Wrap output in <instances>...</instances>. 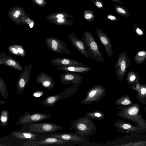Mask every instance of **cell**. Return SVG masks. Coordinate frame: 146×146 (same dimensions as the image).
<instances>
[{
  "mask_svg": "<svg viewBox=\"0 0 146 146\" xmlns=\"http://www.w3.org/2000/svg\"><path fill=\"white\" fill-rule=\"evenodd\" d=\"M117 108L120 111L116 114L117 115L135 123L141 131L146 133V120L143 118L140 113L139 104L135 103L128 106H118Z\"/></svg>",
  "mask_w": 146,
  "mask_h": 146,
  "instance_id": "obj_1",
  "label": "cell"
},
{
  "mask_svg": "<svg viewBox=\"0 0 146 146\" xmlns=\"http://www.w3.org/2000/svg\"><path fill=\"white\" fill-rule=\"evenodd\" d=\"M82 40L88 52V56L90 59L97 62L103 63L104 60V57L91 33L88 31L85 32Z\"/></svg>",
  "mask_w": 146,
  "mask_h": 146,
  "instance_id": "obj_2",
  "label": "cell"
},
{
  "mask_svg": "<svg viewBox=\"0 0 146 146\" xmlns=\"http://www.w3.org/2000/svg\"><path fill=\"white\" fill-rule=\"evenodd\" d=\"M70 125L77 133L85 136L92 135L97 131V128L92 120L85 116L72 121Z\"/></svg>",
  "mask_w": 146,
  "mask_h": 146,
  "instance_id": "obj_3",
  "label": "cell"
},
{
  "mask_svg": "<svg viewBox=\"0 0 146 146\" xmlns=\"http://www.w3.org/2000/svg\"><path fill=\"white\" fill-rule=\"evenodd\" d=\"M81 83L73 84L71 86L65 89L61 93L54 95L49 96L42 100L41 103L46 106H53L60 100L70 98L73 95L80 86Z\"/></svg>",
  "mask_w": 146,
  "mask_h": 146,
  "instance_id": "obj_4",
  "label": "cell"
},
{
  "mask_svg": "<svg viewBox=\"0 0 146 146\" xmlns=\"http://www.w3.org/2000/svg\"><path fill=\"white\" fill-rule=\"evenodd\" d=\"M106 92V89L102 85H95L89 89L86 92V97L79 103L90 104L94 102H100L104 96Z\"/></svg>",
  "mask_w": 146,
  "mask_h": 146,
  "instance_id": "obj_5",
  "label": "cell"
},
{
  "mask_svg": "<svg viewBox=\"0 0 146 146\" xmlns=\"http://www.w3.org/2000/svg\"><path fill=\"white\" fill-rule=\"evenodd\" d=\"M131 64V60L125 51H122L119 55L114 66L116 70V76L119 81L121 82L127 69Z\"/></svg>",
  "mask_w": 146,
  "mask_h": 146,
  "instance_id": "obj_6",
  "label": "cell"
},
{
  "mask_svg": "<svg viewBox=\"0 0 146 146\" xmlns=\"http://www.w3.org/2000/svg\"><path fill=\"white\" fill-rule=\"evenodd\" d=\"M50 137L74 142L79 145L87 146L90 140L88 137L81 135L76 132H63L54 133Z\"/></svg>",
  "mask_w": 146,
  "mask_h": 146,
  "instance_id": "obj_7",
  "label": "cell"
},
{
  "mask_svg": "<svg viewBox=\"0 0 146 146\" xmlns=\"http://www.w3.org/2000/svg\"><path fill=\"white\" fill-rule=\"evenodd\" d=\"M8 15L12 21L18 25L27 24L30 15L26 12L24 8L17 6L10 8Z\"/></svg>",
  "mask_w": 146,
  "mask_h": 146,
  "instance_id": "obj_8",
  "label": "cell"
},
{
  "mask_svg": "<svg viewBox=\"0 0 146 146\" xmlns=\"http://www.w3.org/2000/svg\"><path fill=\"white\" fill-rule=\"evenodd\" d=\"M45 43L51 51L58 53L71 54L67 45L62 40L56 38L48 37L46 38Z\"/></svg>",
  "mask_w": 146,
  "mask_h": 146,
  "instance_id": "obj_9",
  "label": "cell"
},
{
  "mask_svg": "<svg viewBox=\"0 0 146 146\" xmlns=\"http://www.w3.org/2000/svg\"><path fill=\"white\" fill-rule=\"evenodd\" d=\"M114 125L116 128V131L130 134H140L144 133L137 125H133L124 120L115 121Z\"/></svg>",
  "mask_w": 146,
  "mask_h": 146,
  "instance_id": "obj_10",
  "label": "cell"
},
{
  "mask_svg": "<svg viewBox=\"0 0 146 146\" xmlns=\"http://www.w3.org/2000/svg\"><path fill=\"white\" fill-rule=\"evenodd\" d=\"M63 127L51 123H36L30 125L29 129L33 132L48 133L61 130Z\"/></svg>",
  "mask_w": 146,
  "mask_h": 146,
  "instance_id": "obj_11",
  "label": "cell"
},
{
  "mask_svg": "<svg viewBox=\"0 0 146 146\" xmlns=\"http://www.w3.org/2000/svg\"><path fill=\"white\" fill-rule=\"evenodd\" d=\"M49 114H42L37 113L33 114L29 113L28 112H25L22 114L16 121V125L40 121L52 118Z\"/></svg>",
  "mask_w": 146,
  "mask_h": 146,
  "instance_id": "obj_12",
  "label": "cell"
},
{
  "mask_svg": "<svg viewBox=\"0 0 146 146\" xmlns=\"http://www.w3.org/2000/svg\"><path fill=\"white\" fill-rule=\"evenodd\" d=\"M32 68L31 64L26 66L18 79L16 84L17 93L19 95L23 94L26 86L29 81Z\"/></svg>",
  "mask_w": 146,
  "mask_h": 146,
  "instance_id": "obj_13",
  "label": "cell"
},
{
  "mask_svg": "<svg viewBox=\"0 0 146 146\" xmlns=\"http://www.w3.org/2000/svg\"><path fill=\"white\" fill-rule=\"evenodd\" d=\"M70 141L53 137L45 138L39 141H27L22 143L21 145L23 146H36L40 145H62L68 143Z\"/></svg>",
  "mask_w": 146,
  "mask_h": 146,
  "instance_id": "obj_14",
  "label": "cell"
},
{
  "mask_svg": "<svg viewBox=\"0 0 146 146\" xmlns=\"http://www.w3.org/2000/svg\"><path fill=\"white\" fill-rule=\"evenodd\" d=\"M60 80L63 84L81 83L83 77L81 75L71 72H65L61 74Z\"/></svg>",
  "mask_w": 146,
  "mask_h": 146,
  "instance_id": "obj_15",
  "label": "cell"
},
{
  "mask_svg": "<svg viewBox=\"0 0 146 146\" xmlns=\"http://www.w3.org/2000/svg\"><path fill=\"white\" fill-rule=\"evenodd\" d=\"M96 34L104 45L107 54L111 58L113 55V47L108 36L105 33L98 29H95Z\"/></svg>",
  "mask_w": 146,
  "mask_h": 146,
  "instance_id": "obj_16",
  "label": "cell"
},
{
  "mask_svg": "<svg viewBox=\"0 0 146 146\" xmlns=\"http://www.w3.org/2000/svg\"><path fill=\"white\" fill-rule=\"evenodd\" d=\"M67 37L76 49L86 58L89 57L88 52L85 47L83 41L79 38L73 33L68 34Z\"/></svg>",
  "mask_w": 146,
  "mask_h": 146,
  "instance_id": "obj_17",
  "label": "cell"
},
{
  "mask_svg": "<svg viewBox=\"0 0 146 146\" xmlns=\"http://www.w3.org/2000/svg\"><path fill=\"white\" fill-rule=\"evenodd\" d=\"M0 64L5 65L18 71H22L23 70L21 65L15 59L6 55L4 52L0 54Z\"/></svg>",
  "mask_w": 146,
  "mask_h": 146,
  "instance_id": "obj_18",
  "label": "cell"
},
{
  "mask_svg": "<svg viewBox=\"0 0 146 146\" xmlns=\"http://www.w3.org/2000/svg\"><path fill=\"white\" fill-rule=\"evenodd\" d=\"M129 86L137 92V100L143 104H146V84H141L138 82Z\"/></svg>",
  "mask_w": 146,
  "mask_h": 146,
  "instance_id": "obj_19",
  "label": "cell"
},
{
  "mask_svg": "<svg viewBox=\"0 0 146 146\" xmlns=\"http://www.w3.org/2000/svg\"><path fill=\"white\" fill-rule=\"evenodd\" d=\"M52 64L55 66H84V64L77 60L68 58H56L52 59L50 61Z\"/></svg>",
  "mask_w": 146,
  "mask_h": 146,
  "instance_id": "obj_20",
  "label": "cell"
},
{
  "mask_svg": "<svg viewBox=\"0 0 146 146\" xmlns=\"http://www.w3.org/2000/svg\"><path fill=\"white\" fill-rule=\"evenodd\" d=\"M36 81L49 90H52L54 86L55 82L53 78L43 72L39 73L37 76Z\"/></svg>",
  "mask_w": 146,
  "mask_h": 146,
  "instance_id": "obj_21",
  "label": "cell"
},
{
  "mask_svg": "<svg viewBox=\"0 0 146 146\" xmlns=\"http://www.w3.org/2000/svg\"><path fill=\"white\" fill-rule=\"evenodd\" d=\"M56 68L59 70L64 72H71L80 73H84L92 69V68L90 67L78 66H60Z\"/></svg>",
  "mask_w": 146,
  "mask_h": 146,
  "instance_id": "obj_22",
  "label": "cell"
},
{
  "mask_svg": "<svg viewBox=\"0 0 146 146\" xmlns=\"http://www.w3.org/2000/svg\"><path fill=\"white\" fill-rule=\"evenodd\" d=\"M11 134L15 137L19 139L28 140L29 141L35 140L37 136L31 132H20L14 131L11 132Z\"/></svg>",
  "mask_w": 146,
  "mask_h": 146,
  "instance_id": "obj_23",
  "label": "cell"
},
{
  "mask_svg": "<svg viewBox=\"0 0 146 146\" xmlns=\"http://www.w3.org/2000/svg\"><path fill=\"white\" fill-rule=\"evenodd\" d=\"M140 79L141 77L137 72L131 71L127 74L126 80L129 86L139 82Z\"/></svg>",
  "mask_w": 146,
  "mask_h": 146,
  "instance_id": "obj_24",
  "label": "cell"
},
{
  "mask_svg": "<svg viewBox=\"0 0 146 146\" xmlns=\"http://www.w3.org/2000/svg\"><path fill=\"white\" fill-rule=\"evenodd\" d=\"M134 103L131 100L128 95H125L120 97L115 102L116 105L122 106H128Z\"/></svg>",
  "mask_w": 146,
  "mask_h": 146,
  "instance_id": "obj_25",
  "label": "cell"
},
{
  "mask_svg": "<svg viewBox=\"0 0 146 146\" xmlns=\"http://www.w3.org/2000/svg\"><path fill=\"white\" fill-rule=\"evenodd\" d=\"M84 116L91 119H94L101 121L104 119L105 115L102 111L96 110L86 113Z\"/></svg>",
  "mask_w": 146,
  "mask_h": 146,
  "instance_id": "obj_26",
  "label": "cell"
},
{
  "mask_svg": "<svg viewBox=\"0 0 146 146\" xmlns=\"http://www.w3.org/2000/svg\"><path fill=\"white\" fill-rule=\"evenodd\" d=\"M76 18V17L64 12H58L51 13L45 17L48 21L56 19L64 18Z\"/></svg>",
  "mask_w": 146,
  "mask_h": 146,
  "instance_id": "obj_27",
  "label": "cell"
},
{
  "mask_svg": "<svg viewBox=\"0 0 146 146\" xmlns=\"http://www.w3.org/2000/svg\"><path fill=\"white\" fill-rule=\"evenodd\" d=\"M50 22L59 25H66L71 26L74 25V21L68 20L67 18H60L51 20L49 21Z\"/></svg>",
  "mask_w": 146,
  "mask_h": 146,
  "instance_id": "obj_28",
  "label": "cell"
},
{
  "mask_svg": "<svg viewBox=\"0 0 146 146\" xmlns=\"http://www.w3.org/2000/svg\"><path fill=\"white\" fill-rule=\"evenodd\" d=\"M115 7V11L119 15L128 18L130 15L129 11L123 7L117 4L113 5Z\"/></svg>",
  "mask_w": 146,
  "mask_h": 146,
  "instance_id": "obj_29",
  "label": "cell"
},
{
  "mask_svg": "<svg viewBox=\"0 0 146 146\" xmlns=\"http://www.w3.org/2000/svg\"><path fill=\"white\" fill-rule=\"evenodd\" d=\"M135 62L138 64H141L146 59V50H140L137 52L133 58Z\"/></svg>",
  "mask_w": 146,
  "mask_h": 146,
  "instance_id": "obj_30",
  "label": "cell"
},
{
  "mask_svg": "<svg viewBox=\"0 0 146 146\" xmlns=\"http://www.w3.org/2000/svg\"><path fill=\"white\" fill-rule=\"evenodd\" d=\"M9 115L8 110H3L1 111L0 114L1 123L0 126H5L8 123Z\"/></svg>",
  "mask_w": 146,
  "mask_h": 146,
  "instance_id": "obj_31",
  "label": "cell"
},
{
  "mask_svg": "<svg viewBox=\"0 0 146 146\" xmlns=\"http://www.w3.org/2000/svg\"><path fill=\"white\" fill-rule=\"evenodd\" d=\"M0 93L2 96L6 100L9 95V92L3 80L0 78Z\"/></svg>",
  "mask_w": 146,
  "mask_h": 146,
  "instance_id": "obj_32",
  "label": "cell"
},
{
  "mask_svg": "<svg viewBox=\"0 0 146 146\" xmlns=\"http://www.w3.org/2000/svg\"><path fill=\"white\" fill-rule=\"evenodd\" d=\"M95 16V13L91 10L86 9L83 11V16L84 19L89 22L94 20Z\"/></svg>",
  "mask_w": 146,
  "mask_h": 146,
  "instance_id": "obj_33",
  "label": "cell"
},
{
  "mask_svg": "<svg viewBox=\"0 0 146 146\" xmlns=\"http://www.w3.org/2000/svg\"><path fill=\"white\" fill-rule=\"evenodd\" d=\"M133 28L134 32L136 35L138 36H141L144 34L143 31L142 29L140 28L136 23H134L133 25Z\"/></svg>",
  "mask_w": 146,
  "mask_h": 146,
  "instance_id": "obj_34",
  "label": "cell"
},
{
  "mask_svg": "<svg viewBox=\"0 0 146 146\" xmlns=\"http://www.w3.org/2000/svg\"><path fill=\"white\" fill-rule=\"evenodd\" d=\"M91 2L96 7L101 10L104 7V5L102 1L100 0H91Z\"/></svg>",
  "mask_w": 146,
  "mask_h": 146,
  "instance_id": "obj_35",
  "label": "cell"
},
{
  "mask_svg": "<svg viewBox=\"0 0 146 146\" xmlns=\"http://www.w3.org/2000/svg\"><path fill=\"white\" fill-rule=\"evenodd\" d=\"M32 1L36 5L40 7H44L47 4L46 0H33Z\"/></svg>",
  "mask_w": 146,
  "mask_h": 146,
  "instance_id": "obj_36",
  "label": "cell"
},
{
  "mask_svg": "<svg viewBox=\"0 0 146 146\" xmlns=\"http://www.w3.org/2000/svg\"><path fill=\"white\" fill-rule=\"evenodd\" d=\"M8 49L9 52L13 54L20 56V54L16 48L15 44L9 46Z\"/></svg>",
  "mask_w": 146,
  "mask_h": 146,
  "instance_id": "obj_37",
  "label": "cell"
},
{
  "mask_svg": "<svg viewBox=\"0 0 146 146\" xmlns=\"http://www.w3.org/2000/svg\"><path fill=\"white\" fill-rule=\"evenodd\" d=\"M15 46L20 56H24L25 55V52L22 46L18 44H15Z\"/></svg>",
  "mask_w": 146,
  "mask_h": 146,
  "instance_id": "obj_38",
  "label": "cell"
},
{
  "mask_svg": "<svg viewBox=\"0 0 146 146\" xmlns=\"http://www.w3.org/2000/svg\"><path fill=\"white\" fill-rule=\"evenodd\" d=\"M107 18L109 20L113 21H120L119 19L114 15L108 14L106 15Z\"/></svg>",
  "mask_w": 146,
  "mask_h": 146,
  "instance_id": "obj_39",
  "label": "cell"
},
{
  "mask_svg": "<svg viewBox=\"0 0 146 146\" xmlns=\"http://www.w3.org/2000/svg\"><path fill=\"white\" fill-rule=\"evenodd\" d=\"M44 94V92L43 91L37 90L33 92L32 95V96L34 97H39L42 96Z\"/></svg>",
  "mask_w": 146,
  "mask_h": 146,
  "instance_id": "obj_40",
  "label": "cell"
},
{
  "mask_svg": "<svg viewBox=\"0 0 146 146\" xmlns=\"http://www.w3.org/2000/svg\"><path fill=\"white\" fill-rule=\"evenodd\" d=\"M110 1H112L113 2L116 3H117L123 5H124L123 3L121 0H109Z\"/></svg>",
  "mask_w": 146,
  "mask_h": 146,
  "instance_id": "obj_41",
  "label": "cell"
},
{
  "mask_svg": "<svg viewBox=\"0 0 146 146\" xmlns=\"http://www.w3.org/2000/svg\"><path fill=\"white\" fill-rule=\"evenodd\" d=\"M5 103V102L3 100H1L0 101V105Z\"/></svg>",
  "mask_w": 146,
  "mask_h": 146,
  "instance_id": "obj_42",
  "label": "cell"
},
{
  "mask_svg": "<svg viewBox=\"0 0 146 146\" xmlns=\"http://www.w3.org/2000/svg\"><path fill=\"white\" fill-rule=\"evenodd\" d=\"M0 146H3V145H5V146H9V145H1V144H0Z\"/></svg>",
  "mask_w": 146,
  "mask_h": 146,
  "instance_id": "obj_43",
  "label": "cell"
},
{
  "mask_svg": "<svg viewBox=\"0 0 146 146\" xmlns=\"http://www.w3.org/2000/svg\"><path fill=\"white\" fill-rule=\"evenodd\" d=\"M144 111L146 113V106H145L144 108Z\"/></svg>",
  "mask_w": 146,
  "mask_h": 146,
  "instance_id": "obj_44",
  "label": "cell"
},
{
  "mask_svg": "<svg viewBox=\"0 0 146 146\" xmlns=\"http://www.w3.org/2000/svg\"><path fill=\"white\" fill-rule=\"evenodd\" d=\"M31 0L32 1L33 0Z\"/></svg>",
  "mask_w": 146,
  "mask_h": 146,
  "instance_id": "obj_45",
  "label": "cell"
},
{
  "mask_svg": "<svg viewBox=\"0 0 146 146\" xmlns=\"http://www.w3.org/2000/svg\"><path fill=\"white\" fill-rule=\"evenodd\" d=\"M125 0L127 1V0Z\"/></svg>",
  "mask_w": 146,
  "mask_h": 146,
  "instance_id": "obj_46",
  "label": "cell"
}]
</instances>
